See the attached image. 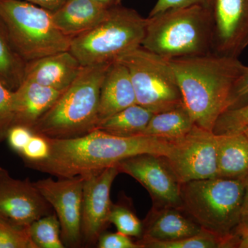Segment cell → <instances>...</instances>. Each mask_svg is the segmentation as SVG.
Segmentation results:
<instances>
[{
  "label": "cell",
  "mask_w": 248,
  "mask_h": 248,
  "mask_svg": "<svg viewBox=\"0 0 248 248\" xmlns=\"http://www.w3.org/2000/svg\"><path fill=\"white\" fill-rule=\"evenodd\" d=\"M47 140L50 147L48 159L27 164L58 178L99 172L135 155L166 156L172 141L148 135L124 138L98 129L78 138Z\"/></svg>",
  "instance_id": "6da1fadb"
},
{
  "label": "cell",
  "mask_w": 248,
  "mask_h": 248,
  "mask_svg": "<svg viewBox=\"0 0 248 248\" xmlns=\"http://www.w3.org/2000/svg\"><path fill=\"white\" fill-rule=\"evenodd\" d=\"M170 60L194 124L213 131L233 85L248 66L238 58L213 53Z\"/></svg>",
  "instance_id": "7a4b0ae2"
},
{
  "label": "cell",
  "mask_w": 248,
  "mask_h": 248,
  "mask_svg": "<svg viewBox=\"0 0 248 248\" xmlns=\"http://www.w3.org/2000/svg\"><path fill=\"white\" fill-rule=\"evenodd\" d=\"M245 179L214 177L181 184L182 210L231 248L243 221Z\"/></svg>",
  "instance_id": "3957f363"
},
{
  "label": "cell",
  "mask_w": 248,
  "mask_h": 248,
  "mask_svg": "<svg viewBox=\"0 0 248 248\" xmlns=\"http://www.w3.org/2000/svg\"><path fill=\"white\" fill-rule=\"evenodd\" d=\"M111 63L84 66L77 79L37 121L32 132L49 138L69 139L96 130L101 87Z\"/></svg>",
  "instance_id": "277c9868"
},
{
  "label": "cell",
  "mask_w": 248,
  "mask_h": 248,
  "mask_svg": "<svg viewBox=\"0 0 248 248\" xmlns=\"http://www.w3.org/2000/svg\"><path fill=\"white\" fill-rule=\"evenodd\" d=\"M211 11L202 6L168 10L146 18L141 47L169 59L212 53Z\"/></svg>",
  "instance_id": "5b68a950"
},
{
  "label": "cell",
  "mask_w": 248,
  "mask_h": 248,
  "mask_svg": "<svg viewBox=\"0 0 248 248\" xmlns=\"http://www.w3.org/2000/svg\"><path fill=\"white\" fill-rule=\"evenodd\" d=\"M146 27V18L121 5L95 27L72 38L69 51L82 66L112 63L141 46Z\"/></svg>",
  "instance_id": "8992f818"
},
{
  "label": "cell",
  "mask_w": 248,
  "mask_h": 248,
  "mask_svg": "<svg viewBox=\"0 0 248 248\" xmlns=\"http://www.w3.org/2000/svg\"><path fill=\"white\" fill-rule=\"evenodd\" d=\"M0 19L26 62L69 50L71 39L59 30L51 11L24 0H0Z\"/></svg>",
  "instance_id": "52a82bcc"
},
{
  "label": "cell",
  "mask_w": 248,
  "mask_h": 248,
  "mask_svg": "<svg viewBox=\"0 0 248 248\" xmlns=\"http://www.w3.org/2000/svg\"><path fill=\"white\" fill-rule=\"evenodd\" d=\"M116 61L126 67L137 104L154 113L184 106L170 60L140 46Z\"/></svg>",
  "instance_id": "ba28073f"
},
{
  "label": "cell",
  "mask_w": 248,
  "mask_h": 248,
  "mask_svg": "<svg viewBox=\"0 0 248 248\" xmlns=\"http://www.w3.org/2000/svg\"><path fill=\"white\" fill-rule=\"evenodd\" d=\"M181 184L218 177L216 135L195 125L163 156Z\"/></svg>",
  "instance_id": "9c48e42d"
},
{
  "label": "cell",
  "mask_w": 248,
  "mask_h": 248,
  "mask_svg": "<svg viewBox=\"0 0 248 248\" xmlns=\"http://www.w3.org/2000/svg\"><path fill=\"white\" fill-rule=\"evenodd\" d=\"M33 184L55 210L65 247L82 246L81 218L84 177L58 178V180L47 178Z\"/></svg>",
  "instance_id": "30bf717a"
},
{
  "label": "cell",
  "mask_w": 248,
  "mask_h": 248,
  "mask_svg": "<svg viewBox=\"0 0 248 248\" xmlns=\"http://www.w3.org/2000/svg\"><path fill=\"white\" fill-rule=\"evenodd\" d=\"M120 173H125L141 184L153 199L154 206L182 209L181 183L164 156L141 154L130 156L116 164Z\"/></svg>",
  "instance_id": "8fae6325"
},
{
  "label": "cell",
  "mask_w": 248,
  "mask_h": 248,
  "mask_svg": "<svg viewBox=\"0 0 248 248\" xmlns=\"http://www.w3.org/2000/svg\"><path fill=\"white\" fill-rule=\"evenodd\" d=\"M113 166L84 177L81 232L82 245L94 246L110 224L109 217L112 203L110 190L119 174Z\"/></svg>",
  "instance_id": "7c38bea8"
},
{
  "label": "cell",
  "mask_w": 248,
  "mask_h": 248,
  "mask_svg": "<svg viewBox=\"0 0 248 248\" xmlns=\"http://www.w3.org/2000/svg\"><path fill=\"white\" fill-rule=\"evenodd\" d=\"M52 207L29 179H15L0 166V218L20 226H30L52 213Z\"/></svg>",
  "instance_id": "4fadbf2b"
},
{
  "label": "cell",
  "mask_w": 248,
  "mask_h": 248,
  "mask_svg": "<svg viewBox=\"0 0 248 248\" xmlns=\"http://www.w3.org/2000/svg\"><path fill=\"white\" fill-rule=\"evenodd\" d=\"M212 53L238 58L248 46V0H213Z\"/></svg>",
  "instance_id": "5bb4252c"
},
{
  "label": "cell",
  "mask_w": 248,
  "mask_h": 248,
  "mask_svg": "<svg viewBox=\"0 0 248 248\" xmlns=\"http://www.w3.org/2000/svg\"><path fill=\"white\" fill-rule=\"evenodd\" d=\"M83 68L69 50L59 52L27 62L24 80L64 91L79 76Z\"/></svg>",
  "instance_id": "9a60e30c"
},
{
  "label": "cell",
  "mask_w": 248,
  "mask_h": 248,
  "mask_svg": "<svg viewBox=\"0 0 248 248\" xmlns=\"http://www.w3.org/2000/svg\"><path fill=\"white\" fill-rule=\"evenodd\" d=\"M136 104V95L128 70L120 62H112L101 87L98 125L111 116Z\"/></svg>",
  "instance_id": "2e32d148"
},
{
  "label": "cell",
  "mask_w": 248,
  "mask_h": 248,
  "mask_svg": "<svg viewBox=\"0 0 248 248\" xmlns=\"http://www.w3.org/2000/svg\"><path fill=\"white\" fill-rule=\"evenodd\" d=\"M203 231L180 208L153 207L144 223L140 239L174 241L194 236Z\"/></svg>",
  "instance_id": "e0dca14e"
},
{
  "label": "cell",
  "mask_w": 248,
  "mask_h": 248,
  "mask_svg": "<svg viewBox=\"0 0 248 248\" xmlns=\"http://www.w3.org/2000/svg\"><path fill=\"white\" fill-rule=\"evenodd\" d=\"M63 91L24 80L14 91V125L32 129ZM12 125V126H13Z\"/></svg>",
  "instance_id": "ac0fdd59"
},
{
  "label": "cell",
  "mask_w": 248,
  "mask_h": 248,
  "mask_svg": "<svg viewBox=\"0 0 248 248\" xmlns=\"http://www.w3.org/2000/svg\"><path fill=\"white\" fill-rule=\"evenodd\" d=\"M110 10L93 0H67L52 16L59 30L72 39L95 27L107 17Z\"/></svg>",
  "instance_id": "d6986e66"
},
{
  "label": "cell",
  "mask_w": 248,
  "mask_h": 248,
  "mask_svg": "<svg viewBox=\"0 0 248 248\" xmlns=\"http://www.w3.org/2000/svg\"><path fill=\"white\" fill-rule=\"evenodd\" d=\"M218 177L246 179L248 174V138L244 133L216 135Z\"/></svg>",
  "instance_id": "ffe728a7"
},
{
  "label": "cell",
  "mask_w": 248,
  "mask_h": 248,
  "mask_svg": "<svg viewBox=\"0 0 248 248\" xmlns=\"http://www.w3.org/2000/svg\"><path fill=\"white\" fill-rule=\"evenodd\" d=\"M154 114L140 104H134L103 121L96 129L124 138L139 136L142 135Z\"/></svg>",
  "instance_id": "44dd1931"
},
{
  "label": "cell",
  "mask_w": 248,
  "mask_h": 248,
  "mask_svg": "<svg viewBox=\"0 0 248 248\" xmlns=\"http://www.w3.org/2000/svg\"><path fill=\"white\" fill-rule=\"evenodd\" d=\"M185 106L155 113L142 135L177 140L190 133L195 127Z\"/></svg>",
  "instance_id": "7402d4cb"
},
{
  "label": "cell",
  "mask_w": 248,
  "mask_h": 248,
  "mask_svg": "<svg viewBox=\"0 0 248 248\" xmlns=\"http://www.w3.org/2000/svg\"><path fill=\"white\" fill-rule=\"evenodd\" d=\"M26 65L0 19V81L11 91H16L24 81Z\"/></svg>",
  "instance_id": "603a6c76"
},
{
  "label": "cell",
  "mask_w": 248,
  "mask_h": 248,
  "mask_svg": "<svg viewBox=\"0 0 248 248\" xmlns=\"http://www.w3.org/2000/svg\"><path fill=\"white\" fill-rule=\"evenodd\" d=\"M31 239L37 248H63L61 226L56 214L41 217L29 226Z\"/></svg>",
  "instance_id": "cb8c5ba5"
},
{
  "label": "cell",
  "mask_w": 248,
  "mask_h": 248,
  "mask_svg": "<svg viewBox=\"0 0 248 248\" xmlns=\"http://www.w3.org/2000/svg\"><path fill=\"white\" fill-rule=\"evenodd\" d=\"M137 243L141 248H226L224 241L208 232L174 241L140 239Z\"/></svg>",
  "instance_id": "d4e9b609"
},
{
  "label": "cell",
  "mask_w": 248,
  "mask_h": 248,
  "mask_svg": "<svg viewBox=\"0 0 248 248\" xmlns=\"http://www.w3.org/2000/svg\"><path fill=\"white\" fill-rule=\"evenodd\" d=\"M109 223L115 225L117 231L130 237L141 238L143 223L128 207L112 203Z\"/></svg>",
  "instance_id": "484cf974"
},
{
  "label": "cell",
  "mask_w": 248,
  "mask_h": 248,
  "mask_svg": "<svg viewBox=\"0 0 248 248\" xmlns=\"http://www.w3.org/2000/svg\"><path fill=\"white\" fill-rule=\"evenodd\" d=\"M248 128V104L222 112L214 125L215 135L244 133Z\"/></svg>",
  "instance_id": "4316f807"
},
{
  "label": "cell",
  "mask_w": 248,
  "mask_h": 248,
  "mask_svg": "<svg viewBox=\"0 0 248 248\" xmlns=\"http://www.w3.org/2000/svg\"><path fill=\"white\" fill-rule=\"evenodd\" d=\"M0 248H37L29 226L13 224L0 218Z\"/></svg>",
  "instance_id": "83f0119b"
},
{
  "label": "cell",
  "mask_w": 248,
  "mask_h": 248,
  "mask_svg": "<svg viewBox=\"0 0 248 248\" xmlns=\"http://www.w3.org/2000/svg\"><path fill=\"white\" fill-rule=\"evenodd\" d=\"M14 121V91L0 81V142L6 138Z\"/></svg>",
  "instance_id": "f1b7e54d"
},
{
  "label": "cell",
  "mask_w": 248,
  "mask_h": 248,
  "mask_svg": "<svg viewBox=\"0 0 248 248\" xmlns=\"http://www.w3.org/2000/svg\"><path fill=\"white\" fill-rule=\"evenodd\" d=\"M50 153V144L46 137L33 133L30 141L19 155L27 164L39 162L48 159Z\"/></svg>",
  "instance_id": "f546056e"
},
{
  "label": "cell",
  "mask_w": 248,
  "mask_h": 248,
  "mask_svg": "<svg viewBox=\"0 0 248 248\" xmlns=\"http://www.w3.org/2000/svg\"><path fill=\"white\" fill-rule=\"evenodd\" d=\"M248 104V66L246 71L232 88L228 99H227L226 109L239 108Z\"/></svg>",
  "instance_id": "4dcf8cb0"
},
{
  "label": "cell",
  "mask_w": 248,
  "mask_h": 248,
  "mask_svg": "<svg viewBox=\"0 0 248 248\" xmlns=\"http://www.w3.org/2000/svg\"><path fill=\"white\" fill-rule=\"evenodd\" d=\"M213 1V0H157L150 12L148 17H151L168 10L192 6H202L210 9Z\"/></svg>",
  "instance_id": "1f68e13d"
},
{
  "label": "cell",
  "mask_w": 248,
  "mask_h": 248,
  "mask_svg": "<svg viewBox=\"0 0 248 248\" xmlns=\"http://www.w3.org/2000/svg\"><path fill=\"white\" fill-rule=\"evenodd\" d=\"M99 248H141L134 242L130 236L117 231V232L103 233L97 241Z\"/></svg>",
  "instance_id": "d6a6232c"
},
{
  "label": "cell",
  "mask_w": 248,
  "mask_h": 248,
  "mask_svg": "<svg viewBox=\"0 0 248 248\" xmlns=\"http://www.w3.org/2000/svg\"><path fill=\"white\" fill-rule=\"evenodd\" d=\"M33 133L31 128L24 125H14L10 128L6 139L11 148L20 154Z\"/></svg>",
  "instance_id": "836d02e7"
},
{
  "label": "cell",
  "mask_w": 248,
  "mask_h": 248,
  "mask_svg": "<svg viewBox=\"0 0 248 248\" xmlns=\"http://www.w3.org/2000/svg\"><path fill=\"white\" fill-rule=\"evenodd\" d=\"M231 248H248V226L239 225L232 239Z\"/></svg>",
  "instance_id": "e575fe53"
},
{
  "label": "cell",
  "mask_w": 248,
  "mask_h": 248,
  "mask_svg": "<svg viewBox=\"0 0 248 248\" xmlns=\"http://www.w3.org/2000/svg\"><path fill=\"white\" fill-rule=\"evenodd\" d=\"M24 1L37 5L41 8L53 12L64 4L67 0H24Z\"/></svg>",
  "instance_id": "d590c367"
},
{
  "label": "cell",
  "mask_w": 248,
  "mask_h": 248,
  "mask_svg": "<svg viewBox=\"0 0 248 248\" xmlns=\"http://www.w3.org/2000/svg\"><path fill=\"white\" fill-rule=\"evenodd\" d=\"M245 193L243 205V220L248 218V174L245 179Z\"/></svg>",
  "instance_id": "8d00e7d4"
},
{
  "label": "cell",
  "mask_w": 248,
  "mask_h": 248,
  "mask_svg": "<svg viewBox=\"0 0 248 248\" xmlns=\"http://www.w3.org/2000/svg\"><path fill=\"white\" fill-rule=\"evenodd\" d=\"M96 3L107 8V9H112L122 5L123 0H93Z\"/></svg>",
  "instance_id": "74e56055"
},
{
  "label": "cell",
  "mask_w": 248,
  "mask_h": 248,
  "mask_svg": "<svg viewBox=\"0 0 248 248\" xmlns=\"http://www.w3.org/2000/svg\"><path fill=\"white\" fill-rule=\"evenodd\" d=\"M241 223L245 225V226H248V218H245V219L243 220L242 222H241Z\"/></svg>",
  "instance_id": "f35d334b"
},
{
  "label": "cell",
  "mask_w": 248,
  "mask_h": 248,
  "mask_svg": "<svg viewBox=\"0 0 248 248\" xmlns=\"http://www.w3.org/2000/svg\"><path fill=\"white\" fill-rule=\"evenodd\" d=\"M244 133L246 135V136H247V138H248V128L247 130H245Z\"/></svg>",
  "instance_id": "ab89813d"
}]
</instances>
